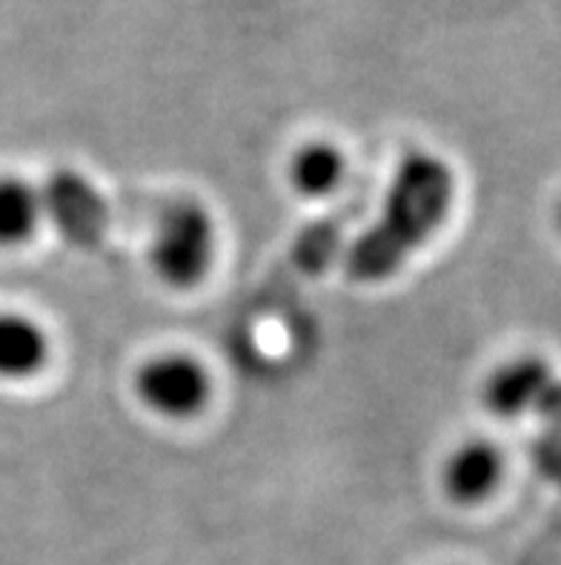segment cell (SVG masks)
I'll use <instances>...</instances> for the list:
<instances>
[{
	"instance_id": "9c48e42d",
	"label": "cell",
	"mask_w": 561,
	"mask_h": 565,
	"mask_svg": "<svg viewBox=\"0 0 561 565\" xmlns=\"http://www.w3.org/2000/svg\"><path fill=\"white\" fill-rule=\"evenodd\" d=\"M43 218L41 190L18 175L0 179V247L26 244Z\"/></svg>"
},
{
	"instance_id": "7a4b0ae2",
	"label": "cell",
	"mask_w": 561,
	"mask_h": 565,
	"mask_svg": "<svg viewBox=\"0 0 561 565\" xmlns=\"http://www.w3.org/2000/svg\"><path fill=\"white\" fill-rule=\"evenodd\" d=\"M213 213L198 199H172L155 222L150 265L164 285L190 290L215 262Z\"/></svg>"
},
{
	"instance_id": "5b68a950",
	"label": "cell",
	"mask_w": 561,
	"mask_h": 565,
	"mask_svg": "<svg viewBox=\"0 0 561 565\" xmlns=\"http://www.w3.org/2000/svg\"><path fill=\"white\" fill-rule=\"evenodd\" d=\"M555 382V371L548 359L527 353V356L507 359L484 380L482 399L496 416L516 419V416L536 414L548 387Z\"/></svg>"
},
{
	"instance_id": "30bf717a",
	"label": "cell",
	"mask_w": 561,
	"mask_h": 565,
	"mask_svg": "<svg viewBox=\"0 0 561 565\" xmlns=\"http://www.w3.org/2000/svg\"><path fill=\"white\" fill-rule=\"evenodd\" d=\"M533 462L555 488H561V434H544L533 448Z\"/></svg>"
},
{
	"instance_id": "ba28073f",
	"label": "cell",
	"mask_w": 561,
	"mask_h": 565,
	"mask_svg": "<svg viewBox=\"0 0 561 565\" xmlns=\"http://www.w3.org/2000/svg\"><path fill=\"white\" fill-rule=\"evenodd\" d=\"M287 172H290V184L295 186V193L306 199H324L342 186L347 175V161L335 143L310 141L295 150Z\"/></svg>"
},
{
	"instance_id": "52a82bcc",
	"label": "cell",
	"mask_w": 561,
	"mask_h": 565,
	"mask_svg": "<svg viewBox=\"0 0 561 565\" xmlns=\"http://www.w3.org/2000/svg\"><path fill=\"white\" fill-rule=\"evenodd\" d=\"M50 359V339L35 319L0 313V380L35 376Z\"/></svg>"
},
{
	"instance_id": "7c38bea8",
	"label": "cell",
	"mask_w": 561,
	"mask_h": 565,
	"mask_svg": "<svg viewBox=\"0 0 561 565\" xmlns=\"http://www.w3.org/2000/svg\"><path fill=\"white\" fill-rule=\"evenodd\" d=\"M555 224H559V230H561V204H559V210H555Z\"/></svg>"
},
{
	"instance_id": "3957f363",
	"label": "cell",
	"mask_w": 561,
	"mask_h": 565,
	"mask_svg": "<svg viewBox=\"0 0 561 565\" xmlns=\"http://www.w3.org/2000/svg\"><path fill=\"white\" fill-rule=\"evenodd\" d=\"M138 399L166 419L195 416L213 394V380L190 353H161L136 373Z\"/></svg>"
},
{
	"instance_id": "277c9868",
	"label": "cell",
	"mask_w": 561,
	"mask_h": 565,
	"mask_svg": "<svg viewBox=\"0 0 561 565\" xmlns=\"http://www.w3.org/2000/svg\"><path fill=\"white\" fill-rule=\"evenodd\" d=\"M43 215L75 247H95L109 227V207L98 186L78 170H55L41 186Z\"/></svg>"
},
{
	"instance_id": "8992f818",
	"label": "cell",
	"mask_w": 561,
	"mask_h": 565,
	"mask_svg": "<svg viewBox=\"0 0 561 565\" xmlns=\"http://www.w3.org/2000/svg\"><path fill=\"white\" fill-rule=\"evenodd\" d=\"M501 480H505V454L490 439H470L458 445L441 471V486L458 505H478L493 497Z\"/></svg>"
},
{
	"instance_id": "8fae6325",
	"label": "cell",
	"mask_w": 561,
	"mask_h": 565,
	"mask_svg": "<svg viewBox=\"0 0 561 565\" xmlns=\"http://www.w3.org/2000/svg\"><path fill=\"white\" fill-rule=\"evenodd\" d=\"M536 416L544 423L550 434H561V376H555L553 385L548 387V394L536 408Z\"/></svg>"
},
{
	"instance_id": "6da1fadb",
	"label": "cell",
	"mask_w": 561,
	"mask_h": 565,
	"mask_svg": "<svg viewBox=\"0 0 561 565\" xmlns=\"http://www.w3.org/2000/svg\"><path fill=\"white\" fill-rule=\"evenodd\" d=\"M455 199V175L444 158L412 150L398 161L376 224L356 238L347 273L356 281L390 279L444 224Z\"/></svg>"
}]
</instances>
